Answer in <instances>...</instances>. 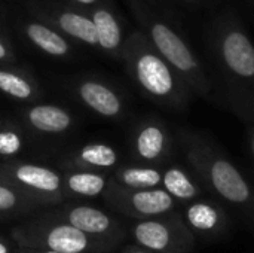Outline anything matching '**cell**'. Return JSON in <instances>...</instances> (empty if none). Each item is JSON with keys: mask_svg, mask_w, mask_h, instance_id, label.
Wrapping results in <instances>:
<instances>
[{"mask_svg": "<svg viewBox=\"0 0 254 253\" xmlns=\"http://www.w3.org/2000/svg\"><path fill=\"white\" fill-rule=\"evenodd\" d=\"M15 253H31V252H30V249H28V248L18 246V248H16V251H15Z\"/></svg>", "mask_w": 254, "mask_h": 253, "instance_id": "29", "label": "cell"}, {"mask_svg": "<svg viewBox=\"0 0 254 253\" xmlns=\"http://www.w3.org/2000/svg\"><path fill=\"white\" fill-rule=\"evenodd\" d=\"M185 1H190V3H193V1H198V0H185Z\"/></svg>", "mask_w": 254, "mask_h": 253, "instance_id": "31", "label": "cell"}, {"mask_svg": "<svg viewBox=\"0 0 254 253\" xmlns=\"http://www.w3.org/2000/svg\"><path fill=\"white\" fill-rule=\"evenodd\" d=\"M0 180L34 200L42 209L65 201L61 170L21 158L0 160Z\"/></svg>", "mask_w": 254, "mask_h": 253, "instance_id": "6", "label": "cell"}, {"mask_svg": "<svg viewBox=\"0 0 254 253\" xmlns=\"http://www.w3.org/2000/svg\"><path fill=\"white\" fill-rule=\"evenodd\" d=\"M211 52L226 103L254 128V43L235 15L226 13L216 19Z\"/></svg>", "mask_w": 254, "mask_h": 253, "instance_id": "1", "label": "cell"}, {"mask_svg": "<svg viewBox=\"0 0 254 253\" xmlns=\"http://www.w3.org/2000/svg\"><path fill=\"white\" fill-rule=\"evenodd\" d=\"M182 216L196 239L220 240L229 233V216L226 210L213 200L196 198L185 204Z\"/></svg>", "mask_w": 254, "mask_h": 253, "instance_id": "11", "label": "cell"}, {"mask_svg": "<svg viewBox=\"0 0 254 253\" xmlns=\"http://www.w3.org/2000/svg\"><path fill=\"white\" fill-rule=\"evenodd\" d=\"M89 15L95 25L98 48L107 55L121 58L127 37L124 36V27L115 10L107 4L100 3L91 7Z\"/></svg>", "mask_w": 254, "mask_h": 253, "instance_id": "17", "label": "cell"}, {"mask_svg": "<svg viewBox=\"0 0 254 253\" xmlns=\"http://www.w3.org/2000/svg\"><path fill=\"white\" fill-rule=\"evenodd\" d=\"M39 18L54 25L65 37L92 48H98L95 25L89 12L86 13L73 7H52L39 13Z\"/></svg>", "mask_w": 254, "mask_h": 253, "instance_id": "14", "label": "cell"}, {"mask_svg": "<svg viewBox=\"0 0 254 253\" xmlns=\"http://www.w3.org/2000/svg\"><path fill=\"white\" fill-rule=\"evenodd\" d=\"M42 210V207L12 185L0 180V222L22 221Z\"/></svg>", "mask_w": 254, "mask_h": 253, "instance_id": "22", "label": "cell"}, {"mask_svg": "<svg viewBox=\"0 0 254 253\" xmlns=\"http://www.w3.org/2000/svg\"><path fill=\"white\" fill-rule=\"evenodd\" d=\"M10 239L22 248L57 253H112L113 246L98 242L64 219L55 216L49 209L19 221L10 230Z\"/></svg>", "mask_w": 254, "mask_h": 253, "instance_id": "5", "label": "cell"}, {"mask_svg": "<svg viewBox=\"0 0 254 253\" xmlns=\"http://www.w3.org/2000/svg\"><path fill=\"white\" fill-rule=\"evenodd\" d=\"M74 94L85 107L104 119H119L127 112L125 100L121 92L100 79H79L74 84Z\"/></svg>", "mask_w": 254, "mask_h": 253, "instance_id": "12", "label": "cell"}, {"mask_svg": "<svg viewBox=\"0 0 254 253\" xmlns=\"http://www.w3.org/2000/svg\"><path fill=\"white\" fill-rule=\"evenodd\" d=\"M129 76L155 103L185 109L195 92L173 66L155 49L143 31L131 33L124 43L122 57Z\"/></svg>", "mask_w": 254, "mask_h": 253, "instance_id": "3", "label": "cell"}, {"mask_svg": "<svg viewBox=\"0 0 254 253\" xmlns=\"http://www.w3.org/2000/svg\"><path fill=\"white\" fill-rule=\"evenodd\" d=\"M27 148L22 130L10 122H0V160L19 158Z\"/></svg>", "mask_w": 254, "mask_h": 253, "instance_id": "23", "label": "cell"}, {"mask_svg": "<svg viewBox=\"0 0 254 253\" xmlns=\"http://www.w3.org/2000/svg\"><path fill=\"white\" fill-rule=\"evenodd\" d=\"M71 1L82 6V7H92V6H97L101 3L100 0H71Z\"/></svg>", "mask_w": 254, "mask_h": 253, "instance_id": "27", "label": "cell"}, {"mask_svg": "<svg viewBox=\"0 0 254 253\" xmlns=\"http://www.w3.org/2000/svg\"><path fill=\"white\" fill-rule=\"evenodd\" d=\"M179 145L189 167L213 195L237 209L254 225V185L240 169L204 137L182 131Z\"/></svg>", "mask_w": 254, "mask_h": 253, "instance_id": "2", "label": "cell"}, {"mask_svg": "<svg viewBox=\"0 0 254 253\" xmlns=\"http://www.w3.org/2000/svg\"><path fill=\"white\" fill-rule=\"evenodd\" d=\"M63 174V189L65 201L94 200L104 195L109 183L110 173L80 170V169H60Z\"/></svg>", "mask_w": 254, "mask_h": 253, "instance_id": "15", "label": "cell"}, {"mask_svg": "<svg viewBox=\"0 0 254 253\" xmlns=\"http://www.w3.org/2000/svg\"><path fill=\"white\" fill-rule=\"evenodd\" d=\"M103 200L113 212L128 219H146L177 210V201L164 188L129 189L109 183Z\"/></svg>", "mask_w": 254, "mask_h": 253, "instance_id": "9", "label": "cell"}, {"mask_svg": "<svg viewBox=\"0 0 254 253\" xmlns=\"http://www.w3.org/2000/svg\"><path fill=\"white\" fill-rule=\"evenodd\" d=\"M21 30L25 39L40 52L55 57V58H65L71 54V43L68 37L60 33L54 25L42 21V19H31L25 21L21 25Z\"/></svg>", "mask_w": 254, "mask_h": 253, "instance_id": "18", "label": "cell"}, {"mask_svg": "<svg viewBox=\"0 0 254 253\" xmlns=\"http://www.w3.org/2000/svg\"><path fill=\"white\" fill-rule=\"evenodd\" d=\"M0 92L22 103H34L40 98V88L36 79L12 64H0Z\"/></svg>", "mask_w": 254, "mask_h": 253, "instance_id": "19", "label": "cell"}, {"mask_svg": "<svg viewBox=\"0 0 254 253\" xmlns=\"http://www.w3.org/2000/svg\"><path fill=\"white\" fill-rule=\"evenodd\" d=\"M24 127L39 136H63L76 124L74 115L64 106L51 103H34L19 110Z\"/></svg>", "mask_w": 254, "mask_h": 253, "instance_id": "13", "label": "cell"}, {"mask_svg": "<svg viewBox=\"0 0 254 253\" xmlns=\"http://www.w3.org/2000/svg\"><path fill=\"white\" fill-rule=\"evenodd\" d=\"M128 237L135 245L156 253H190L196 246V237L186 225L182 212L131 219L127 222Z\"/></svg>", "mask_w": 254, "mask_h": 253, "instance_id": "7", "label": "cell"}, {"mask_svg": "<svg viewBox=\"0 0 254 253\" xmlns=\"http://www.w3.org/2000/svg\"><path fill=\"white\" fill-rule=\"evenodd\" d=\"M250 149H252V154L254 157V128L250 127Z\"/></svg>", "mask_w": 254, "mask_h": 253, "instance_id": "28", "label": "cell"}, {"mask_svg": "<svg viewBox=\"0 0 254 253\" xmlns=\"http://www.w3.org/2000/svg\"><path fill=\"white\" fill-rule=\"evenodd\" d=\"M122 253H156V252H152V251H149V249H146V248H141V246H138V245H135V243H132V245H128Z\"/></svg>", "mask_w": 254, "mask_h": 253, "instance_id": "26", "label": "cell"}, {"mask_svg": "<svg viewBox=\"0 0 254 253\" xmlns=\"http://www.w3.org/2000/svg\"><path fill=\"white\" fill-rule=\"evenodd\" d=\"M18 248V245L9 237H3L0 236V253H15Z\"/></svg>", "mask_w": 254, "mask_h": 253, "instance_id": "25", "label": "cell"}, {"mask_svg": "<svg viewBox=\"0 0 254 253\" xmlns=\"http://www.w3.org/2000/svg\"><path fill=\"white\" fill-rule=\"evenodd\" d=\"M173 149V137L164 122L155 118L141 121L131 139V152L137 163L161 166Z\"/></svg>", "mask_w": 254, "mask_h": 253, "instance_id": "10", "label": "cell"}, {"mask_svg": "<svg viewBox=\"0 0 254 253\" xmlns=\"http://www.w3.org/2000/svg\"><path fill=\"white\" fill-rule=\"evenodd\" d=\"M110 180L129 189L159 188L162 183V170L150 164H125L118 166L110 173Z\"/></svg>", "mask_w": 254, "mask_h": 253, "instance_id": "20", "label": "cell"}, {"mask_svg": "<svg viewBox=\"0 0 254 253\" xmlns=\"http://www.w3.org/2000/svg\"><path fill=\"white\" fill-rule=\"evenodd\" d=\"M161 188H164L177 203L183 206L202 197V188L199 183L179 166H170L162 170Z\"/></svg>", "mask_w": 254, "mask_h": 253, "instance_id": "21", "label": "cell"}, {"mask_svg": "<svg viewBox=\"0 0 254 253\" xmlns=\"http://www.w3.org/2000/svg\"><path fill=\"white\" fill-rule=\"evenodd\" d=\"M48 209L86 236L107 243L115 249H118L128 237L127 222L121 221L113 212L98 209L83 201H64Z\"/></svg>", "mask_w": 254, "mask_h": 253, "instance_id": "8", "label": "cell"}, {"mask_svg": "<svg viewBox=\"0 0 254 253\" xmlns=\"http://www.w3.org/2000/svg\"><path fill=\"white\" fill-rule=\"evenodd\" d=\"M15 60L16 57H15L13 48L6 40V37L0 34V64H13Z\"/></svg>", "mask_w": 254, "mask_h": 253, "instance_id": "24", "label": "cell"}, {"mask_svg": "<svg viewBox=\"0 0 254 253\" xmlns=\"http://www.w3.org/2000/svg\"><path fill=\"white\" fill-rule=\"evenodd\" d=\"M119 166L118 151L104 142H89L70 152L61 161V169H80L112 173Z\"/></svg>", "mask_w": 254, "mask_h": 253, "instance_id": "16", "label": "cell"}, {"mask_svg": "<svg viewBox=\"0 0 254 253\" xmlns=\"http://www.w3.org/2000/svg\"><path fill=\"white\" fill-rule=\"evenodd\" d=\"M30 249V252L31 253H57V252H49V251H40V249H31V248H28Z\"/></svg>", "mask_w": 254, "mask_h": 253, "instance_id": "30", "label": "cell"}, {"mask_svg": "<svg viewBox=\"0 0 254 253\" xmlns=\"http://www.w3.org/2000/svg\"><path fill=\"white\" fill-rule=\"evenodd\" d=\"M135 18L143 27V33L155 49L173 66V69L186 81L192 91L202 98H211L213 84L204 70L196 54L190 49L173 25L155 15L140 0L129 1Z\"/></svg>", "mask_w": 254, "mask_h": 253, "instance_id": "4", "label": "cell"}]
</instances>
